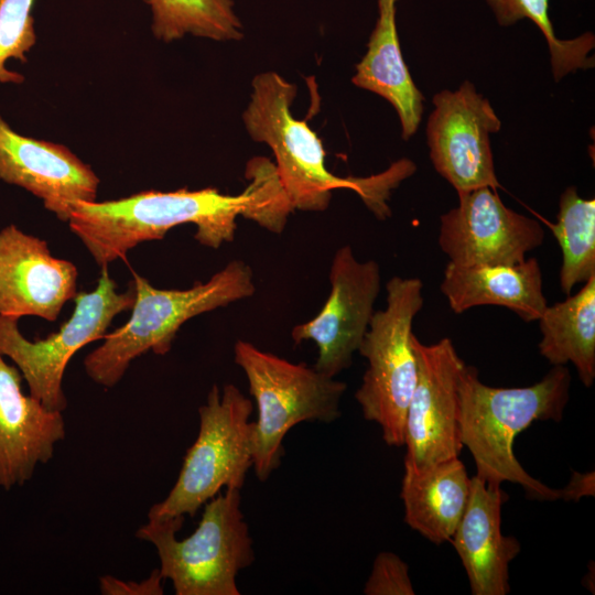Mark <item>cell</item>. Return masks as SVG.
Wrapping results in <instances>:
<instances>
[{
	"label": "cell",
	"mask_w": 595,
	"mask_h": 595,
	"mask_svg": "<svg viewBox=\"0 0 595 595\" xmlns=\"http://www.w3.org/2000/svg\"><path fill=\"white\" fill-rule=\"evenodd\" d=\"M245 177L249 183L237 195L213 187L151 190L115 201L79 202L67 223L100 268L125 259L141 242L163 239L183 224H193L195 240L212 249L234 241L238 217L281 234L293 208L274 164L267 158H252Z\"/></svg>",
	"instance_id": "obj_1"
},
{
	"label": "cell",
	"mask_w": 595,
	"mask_h": 595,
	"mask_svg": "<svg viewBox=\"0 0 595 595\" xmlns=\"http://www.w3.org/2000/svg\"><path fill=\"white\" fill-rule=\"evenodd\" d=\"M250 100L242 112L246 131L253 141L267 144L293 209L324 212L334 190L356 192L378 219L390 216L387 204L391 191L412 175L415 165L408 159L394 162L387 171L369 177H339L328 171L321 139L305 120L291 112L296 86L275 72L256 75Z\"/></svg>",
	"instance_id": "obj_2"
},
{
	"label": "cell",
	"mask_w": 595,
	"mask_h": 595,
	"mask_svg": "<svg viewBox=\"0 0 595 595\" xmlns=\"http://www.w3.org/2000/svg\"><path fill=\"white\" fill-rule=\"evenodd\" d=\"M570 385L569 369L553 366L532 386L490 387L479 380L475 367L465 364L457 382L458 426L461 442L473 455L476 475L493 485H520L531 499H561V489L549 487L523 469L515 456L513 442L534 421L562 420Z\"/></svg>",
	"instance_id": "obj_3"
},
{
	"label": "cell",
	"mask_w": 595,
	"mask_h": 595,
	"mask_svg": "<svg viewBox=\"0 0 595 595\" xmlns=\"http://www.w3.org/2000/svg\"><path fill=\"white\" fill-rule=\"evenodd\" d=\"M133 274L136 300L129 321L105 335L104 343L84 359L87 376L96 383L117 385L137 357L151 350L165 355L181 326L206 312L248 299L256 292L251 267L231 260L205 282L185 290H162L143 277Z\"/></svg>",
	"instance_id": "obj_4"
},
{
	"label": "cell",
	"mask_w": 595,
	"mask_h": 595,
	"mask_svg": "<svg viewBox=\"0 0 595 595\" xmlns=\"http://www.w3.org/2000/svg\"><path fill=\"white\" fill-rule=\"evenodd\" d=\"M240 489L226 488L204 506L195 531L178 540L184 517L148 518L136 537L152 543L160 572L176 595H239L238 573L255 561L252 539L240 509Z\"/></svg>",
	"instance_id": "obj_5"
},
{
	"label": "cell",
	"mask_w": 595,
	"mask_h": 595,
	"mask_svg": "<svg viewBox=\"0 0 595 595\" xmlns=\"http://www.w3.org/2000/svg\"><path fill=\"white\" fill-rule=\"evenodd\" d=\"M235 363L245 372L255 398L258 419L252 422V467L259 480L275 470L283 455L282 442L304 421L331 423L340 416L339 403L347 389L304 363L294 364L253 344L238 339Z\"/></svg>",
	"instance_id": "obj_6"
},
{
	"label": "cell",
	"mask_w": 595,
	"mask_h": 595,
	"mask_svg": "<svg viewBox=\"0 0 595 595\" xmlns=\"http://www.w3.org/2000/svg\"><path fill=\"white\" fill-rule=\"evenodd\" d=\"M386 306L375 311L359 345L367 369L355 393L364 418L376 422L383 441L402 446L407 409L416 383L412 326L423 307L419 278L392 277L386 284Z\"/></svg>",
	"instance_id": "obj_7"
},
{
	"label": "cell",
	"mask_w": 595,
	"mask_h": 595,
	"mask_svg": "<svg viewBox=\"0 0 595 595\" xmlns=\"http://www.w3.org/2000/svg\"><path fill=\"white\" fill-rule=\"evenodd\" d=\"M252 402L232 383L214 385L198 408L199 431L187 450L178 477L148 518L195 516L223 487L239 488L252 467L249 418Z\"/></svg>",
	"instance_id": "obj_8"
},
{
	"label": "cell",
	"mask_w": 595,
	"mask_h": 595,
	"mask_svg": "<svg viewBox=\"0 0 595 595\" xmlns=\"http://www.w3.org/2000/svg\"><path fill=\"white\" fill-rule=\"evenodd\" d=\"M134 300L133 282L119 293L108 267H104L95 290L77 293L68 321L45 338L26 339L19 320L0 315V353L18 367L30 394L46 408L63 412L67 408L63 377L71 358L87 344L102 339L112 320L131 310Z\"/></svg>",
	"instance_id": "obj_9"
},
{
	"label": "cell",
	"mask_w": 595,
	"mask_h": 595,
	"mask_svg": "<svg viewBox=\"0 0 595 595\" xmlns=\"http://www.w3.org/2000/svg\"><path fill=\"white\" fill-rule=\"evenodd\" d=\"M331 290L321 311L295 325L292 340H313L318 349L314 368L335 378L353 364L354 354L368 329L381 288L380 266L359 261L349 245L339 247L329 268Z\"/></svg>",
	"instance_id": "obj_10"
},
{
	"label": "cell",
	"mask_w": 595,
	"mask_h": 595,
	"mask_svg": "<svg viewBox=\"0 0 595 595\" xmlns=\"http://www.w3.org/2000/svg\"><path fill=\"white\" fill-rule=\"evenodd\" d=\"M416 383L404 421V466L422 470L456 458L464 447L458 426V376L465 366L451 338L425 345L412 336Z\"/></svg>",
	"instance_id": "obj_11"
},
{
	"label": "cell",
	"mask_w": 595,
	"mask_h": 595,
	"mask_svg": "<svg viewBox=\"0 0 595 595\" xmlns=\"http://www.w3.org/2000/svg\"><path fill=\"white\" fill-rule=\"evenodd\" d=\"M433 105L426 136L436 172L457 193L499 187L489 136L501 122L488 99L466 80L455 91L437 93Z\"/></svg>",
	"instance_id": "obj_12"
},
{
	"label": "cell",
	"mask_w": 595,
	"mask_h": 595,
	"mask_svg": "<svg viewBox=\"0 0 595 595\" xmlns=\"http://www.w3.org/2000/svg\"><path fill=\"white\" fill-rule=\"evenodd\" d=\"M458 205L440 218L439 246L462 267L516 264L542 245L544 230L533 218L507 207L489 186L457 193Z\"/></svg>",
	"instance_id": "obj_13"
},
{
	"label": "cell",
	"mask_w": 595,
	"mask_h": 595,
	"mask_svg": "<svg viewBox=\"0 0 595 595\" xmlns=\"http://www.w3.org/2000/svg\"><path fill=\"white\" fill-rule=\"evenodd\" d=\"M76 266L52 255L47 242L15 225L0 230V315L57 320L77 294Z\"/></svg>",
	"instance_id": "obj_14"
},
{
	"label": "cell",
	"mask_w": 595,
	"mask_h": 595,
	"mask_svg": "<svg viewBox=\"0 0 595 595\" xmlns=\"http://www.w3.org/2000/svg\"><path fill=\"white\" fill-rule=\"evenodd\" d=\"M0 180L42 199L60 220L73 206L96 201L99 178L67 147L14 131L0 116Z\"/></svg>",
	"instance_id": "obj_15"
},
{
	"label": "cell",
	"mask_w": 595,
	"mask_h": 595,
	"mask_svg": "<svg viewBox=\"0 0 595 595\" xmlns=\"http://www.w3.org/2000/svg\"><path fill=\"white\" fill-rule=\"evenodd\" d=\"M23 377L0 353V487L10 490L33 477L66 435L61 411L22 390Z\"/></svg>",
	"instance_id": "obj_16"
},
{
	"label": "cell",
	"mask_w": 595,
	"mask_h": 595,
	"mask_svg": "<svg viewBox=\"0 0 595 595\" xmlns=\"http://www.w3.org/2000/svg\"><path fill=\"white\" fill-rule=\"evenodd\" d=\"M508 499L501 485L475 475L463 517L452 538L473 595H506L510 592L509 564L519 554L520 542L501 532V508Z\"/></svg>",
	"instance_id": "obj_17"
},
{
	"label": "cell",
	"mask_w": 595,
	"mask_h": 595,
	"mask_svg": "<svg viewBox=\"0 0 595 595\" xmlns=\"http://www.w3.org/2000/svg\"><path fill=\"white\" fill-rule=\"evenodd\" d=\"M451 310L497 305L524 322L538 321L547 307L541 268L536 258L516 264L462 267L448 262L440 285Z\"/></svg>",
	"instance_id": "obj_18"
},
{
	"label": "cell",
	"mask_w": 595,
	"mask_h": 595,
	"mask_svg": "<svg viewBox=\"0 0 595 595\" xmlns=\"http://www.w3.org/2000/svg\"><path fill=\"white\" fill-rule=\"evenodd\" d=\"M398 0H378V19L367 52L356 65L355 86L383 97L396 109L402 138L412 137L420 125L424 97L404 63L396 25Z\"/></svg>",
	"instance_id": "obj_19"
},
{
	"label": "cell",
	"mask_w": 595,
	"mask_h": 595,
	"mask_svg": "<svg viewBox=\"0 0 595 595\" xmlns=\"http://www.w3.org/2000/svg\"><path fill=\"white\" fill-rule=\"evenodd\" d=\"M470 480L458 457L422 470L404 466V522L429 541H451L465 511Z\"/></svg>",
	"instance_id": "obj_20"
},
{
	"label": "cell",
	"mask_w": 595,
	"mask_h": 595,
	"mask_svg": "<svg viewBox=\"0 0 595 595\" xmlns=\"http://www.w3.org/2000/svg\"><path fill=\"white\" fill-rule=\"evenodd\" d=\"M539 353L553 366L574 365L581 382L595 380V275L564 301L547 305L538 320Z\"/></svg>",
	"instance_id": "obj_21"
},
{
	"label": "cell",
	"mask_w": 595,
	"mask_h": 595,
	"mask_svg": "<svg viewBox=\"0 0 595 595\" xmlns=\"http://www.w3.org/2000/svg\"><path fill=\"white\" fill-rule=\"evenodd\" d=\"M152 14L153 35L172 42L193 35L218 42L240 41L241 20L234 0H144Z\"/></svg>",
	"instance_id": "obj_22"
},
{
	"label": "cell",
	"mask_w": 595,
	"mask_h": 595,
	"mask_svg": "<svg viewBox=\"0 0 595 595\" xmlns=\"http://www.w3.org/2000/svg\"><path fill=\"white\" fill-rule=\"evenodd\" d=\"M558 220L550 228L562 251L560 285L572 289L595 275V199L582 198L574 186L560 197Z\"/></svg>",
	"instance_id": "obj_23"
},
{
	"label": "cell",
	"mask_w": 595,
	"mask_h": 595,
	"mask_svg": "<svg viewBox=\"0 0 595 595\" xmlns=\"http://www.w3.org/2000/svg\"><path fill=\"white\" fill-rule=\"evenodd\" d=\"M501 25H510L528 18L543 33L550 55L555 80L580 68L594 66L588 53L594 48V35L589 32L573 39L560 40L555 36L549 18V0H487Z\"/></svg>",
	"instance_id": "obj_24"
},
{
	"label": "cell",
	"mask_w": 595,
	"mask_h": 595,
	"mask_svg": "<svg viewBox=\"0 0 595 595\" xmlns=\"http://www.w3.org/2000/svg\"><path fill=\"white\" fill-rule=\"evenodd\" d=\"M34 0H0V83L21 84L22 74L6 67L7 61H26L36 34L32 8Z\"/></svg>",
	"instance_id": "obj_25"
},
{
	"label": "cell",
	"mask_w": 595,
	"mask_h": 595,
	"mask_svg": "<svg viewBox=\"0 0 595 595\" xmlns=\"http://www.w3.org/2000/svg\"><path fill=\"white\" fill-rule=\"evenodd\" d=\"M366 595H414L408 564L391 552L379 553L365 584Z\"/></svg>",
	"instance_id": "obj_26"
},
{
	"label": "cell",
	"mask_w": 595,
	"mask_h": 595,
	"mask_svg": "<svg viewBox=\"0 0 595 595\" xmlns=\"http://www.w3.org/2000/svg\"><path fill=\"white\" fill-rule=\"evenodd\" d=\"M164 580L160 570H154L150 576L143 581H121L111 575H104L99 578L100 593L104 595H162Z\"/></svg>",
	"instance_id": "obj_27"
},
{
	"label": "cell",
	"mask_w": 595,
	"mask_h": 595,
	"mask_svg": "<svg viewBox=\"0 0 595 595\" xmlns=\"http://www.w3.org/2000/svg\"><path fill=\"white\" fill-rule=\"evenodd\" d=\"M594 472L591 473H577L573 472V475L569 484L561 489V499L565 501H578L582 497L594 496L595 489Z\"/></svg>",
	"instance_id": "obj_28"
}]
</instances>
